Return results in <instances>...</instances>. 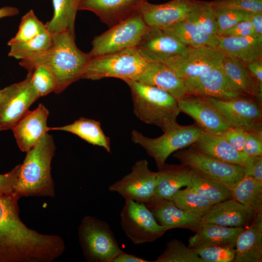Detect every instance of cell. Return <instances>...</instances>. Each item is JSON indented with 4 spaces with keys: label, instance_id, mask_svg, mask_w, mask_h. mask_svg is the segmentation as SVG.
Listing matches in <instances>:
<instances>
[{
    "label": "cell",
    "instance_id": "cell-11",
    "mask_svg": "<svg viewBox=\"0 0 262 262\" xmlns=\"http://www.w3.org/2000/svg\"><path fill=\"white\" fill-rule=\"evenodd\" d=\"M31 79L28 72L23 81L0 90V131L12 130L39 98Z\"/></svg>",
    "mask_w": 262,
    "mask_h": 262
},
{
    "label": "cell",
    "instance_id": "cell-37",
    "mask_svg": "<svg viewBox=\"0 0 262 262\" xmlns=\"http://www.w3.org/2000/svg\"><path fill=\"white\" fill-rule=\"evenodd\" d=\"M51 43L52 35L47 31L30 40L10 46L8 55L20 60L25 59L45 52Z\"/></svg>",
    "mask_w": 262,
    "mask_h": 262
},
{
    "label": "cell",
    "instance_id": "cell-3",
    "mask_svg": "<svg viewBox=\"0 0 262 262\" xmlns=\"http://www.w3.org/2000/svg\"><path fill=\"white\" fill-rule=\"evenodd\" d=\"M56 149L52 136L47 133L36 145L26 152L14 186V193L19 198L29 196H54L51 163Z\"/></svg>",
    "mask_w": 262,
    "mask_h": 262
},
{
    "label": "cell",
    "instance_id": "cell-51",
    "mask_svg": "<svg viewBox=\"0 0 262 262\" xmlns=\"http://www.w3.org/2000/svg\"><path fill=\"white\" fill-rule=\"evenodd\" d=\"M149 262L135 255L126 253L124 251L116 256L113 262Z\"/></svg>",
    "mask_w": 262,
    "mask_h": 262
},
{
    "label": "cell",
    "instance_id": "cell-26",
    "mask_svg": "<svg viewBox=\"0 0 262 262\" xmlns=\"http://www.w3.org/2000/svg\"><path fill=\"white\" fill-rule=\"evenodd\" d=\"M191 173L190 168L181 164H165L157 172L156 188L150 199H171L182 187L189 186Z\"/></svg>",
    "mask_w": 262,
    "mask_h": 262
},
{
    "label": "cell",
    "instance_id": "cell-52",
    "mask_svg": "<svg viewBox=\"0 0 262 262\" xmlns=\"http://www.w3.org/2000/svg\"><path fill=\"white\" fill-rule=\"evenodd\" d=\"M18 9L13 6H5L0 8V18L18 15Z\"/></svg>",
    "mask_w": 262,
    "mask_h": 262
},
{
    "label": "cell",
    "instance_id": "cell-42",
    "mask_svg": "<svg viewBox=\"0 0 262 262\" xmlns=\"http://www.w3.org/2000/svg\"><path fill=\"white\" fill-rule=\"evenodd\" d=\"M204 262H233L234 247L213 246L195 250Z\"/></svg>",
    "mask_w": 262,
    "mask_h": 262
},
{
    "label": "cell",
    "instance_id": "cell-4",
    "mask_svg": "<svg viewBox=\"0 0 262 262\" xmlns=\"http://www.w3.org/2000/svg\"><path fill=\"white\" fill-rule=\"evenodd\" d=\"M125 82L131 90L133 112L142 122L164 131L177 123L180 110L178 99L156 86L136 80Z\"/></svg>",
    "mask_w": 262,
    "mask_h": 262
},
{
    "label": "cell",
    "instance_id": "cell-2",
    "mask_svg": "<svg viewBox=\"0 0 262 262\" xmlns=\"http://www.w3.org/2000/svg\"><path fill=\"white\" fill-rule=\"evenodd\" d=\"M51 35V45L47 51L21 60L19 64L28 72L37 66H46L54 79V93L59 94L82 79L91 58L77 47L74 33L65 32Z\"/></svg>",
    "mask_w": 262,
    "mask_h": 262
},
{
    "label": "cell",
    "instance_id": "cell-14",
    "mask_svg": "<svg viewBox=\"0 0 262 262\" xmlns=\"http://www.w3.org/2000/svg\"><path fill=\"white\" fill-rule=\"evenodd\" d=\"M178 102L180 112L191 117L205 132L222 135L231 128L207 97L188 94Z\"/></svg>",
    "mask_w": 262,
    "mask_h": 262
},
{
    "label": "cell",
    "instance_id": "cell-33",
    "mask_svg": "<svg viewBox=\"0 0 262 262\" xmlns=\"http://www.w3.org/2000/svg\"><path fill=\"white\" fill-rule=\"evenodd\" d=\"M233 198L255 213L262 211V183L244 176L231 190Z\"/></svg>",
    "mask_w": 262,
    "mask_h": 262
},
{
    "label": "cell",
    "instance_id": "cell-20",
    "mask_svg": "<svg viewBox=\"0 0 262 262\" xmlns=\"http://www.w3.org/2000/svg\"><path fill=\"white\" fill-rule=\"evenodd\" d=\"M147 0H80L78 9L95 14L112 27L133 16Z\"/></svg>",
    "mask_w": 262,
    "mask_h": 262
},
{
    "label": "cell",
    "instance_id": "cell-6",
    "mask_svg": "<svg viewBox=\"0 0 262 262\" xmlns=\"http://www.w3.org/2000/svg\"><path fill=\"white\" fill-rule=\"evenodd\" d=\"M137 48L91 58L82 79L98 80L115 78L124 82L135 80L149 62Z\"/></svg>",
    "mask_w": 262,
    "mask_h": 262
},
{
    "label": "cell",
    "instance_id": "cell-21",
    "mask_svg": "<svg viewBox=\"0 0 262 262\" xmlns=\"http://www.w3.org/2000/svg\"><path fill=\"white\" fill-rule=\"evenodd\" d=\"M145 204L166 231L183 228L196 232L201 224L200 219L178 208L171 199H151Z\"/></svg>",
    "mask_w": 262,
    "mask_h": 262
},
{
    "label": "cell",
    "instance_id": "cell-28",
    "mask_svg": "<svg viewBox=\"0 0 262 262\" xmlns=\"http://www.w3.org/2000/svg\"><path fill=\"white\" fill-rule=\"evenodd\" d=\"M192 146L228 164L243 166L248 157L233 147L222 135L203 132Z\"/></svg>",
    "mask_w": 262,
    "mask_h": 262
},
{
    "label": "cell",
    "instance_id": "cell-45",
    "mask_svg": "<svg viewBox=\"0 0 262 262\" xmlns=\"http://www.w3.org/2000/svg\"><path fill=\"white\" fill-rule=\"evenodd\" d=\"M20 166L21 164H18L7 173L0 174V196L14 193V186Z\"/></svg>",
    "mask_w": 262,
    "mask_h": 262
},
{
    "label": "cell",
    "instance_id": "cell-23",
    "mask_svg": "<svg viewBox=\"0 0 262 262\" xmlns=\"http://www.w3.org/2000/svg\"><path fill=\"white\" fill-rule=\"evenodd\" d=\"M135 80L159 87L178 99L188 94L184 80L172 68L161 63L150 62Z\"/></svg>",
    "mask_w": 262,
    "mask_h": 262
},
{
    "label": "cell",
    "instance_id": "cell-16",
    "mask_svg": "<svg viewBox=\"0 0 262 262\" xmlns=\"http://www.w3.org/2000/svg\"><path fill=\"white\" fill-rule=\"evenodd\" d=\"M184 81L188 94L223 100L247 97L228 77L221 64L198 77Z\"/></svg>",
    "mask_w": 262,
    "mask_h": 262
},
{
    "label": "cell",
    "instance_id": "cell-19",
    "mask_svg": "<svg viewBox=\"0 0 262 262\" xmlns=\"http://www.w3.org/2000/svg\"><path fill=\"white\" fill-rule=\"evenodd\" d=\"M192 0H171L162 4L146 1L138 12L149 27L164 28L184 20Z\"/></svg>",
    "mask_w": 262,
    "mask_h": 262
},
{
    "label": "cell",
    "instance_id": "cell-44",
    "mask_svg": "<svg viewBox=\"0 0 262 262\" xmlns=\"http://www.w3.org/2000/svg\"><path fill=\"white\" fill-rule=\"evenodd\" d=\"M243 152L248 157L262 156V134L247 132Z\"/></svg>",
    "mask_w": 262,
    "mask_h": 262
},
{
    "label": "cell",
    "instance_id": "cell-15",
    "mask_svg": "<svg viewBox=\"0 0 262 262\" xmlns=\"http://www.w3.org/2000/svg\"><path fill=\"white\" fill-rule=\"evenodd\" d=\"M137 49L149 61L166 64L185 56L190 47L162 28L149 27Z\"/></svg>",
    "mask_w": 262,
    "mask_h": 262
},
{
    "label": "cell",
    "instance_id": "cell-1",
    "mask_svg": "<svg viewBox=\"0 0 262 262\" xmlns=\"http://www.w3.org/2000/svg\"><path fill=\"white\" fill-rule=\"evenodd\" d=\"M14 193L0 196V262H35L43 254L46 234L31 229L19 216L18 200Z\"/></svg>",
    "mask_w": 262,
    "mask_h": 262
},
{
    "label": "cell",
    "instance_id": "cell-24",
    "mask_svg": "<svg viewBox=\"0 0 262 262\" xmlns=\"http://www.w3.org/2000/svg\"><path fill=\"white\" fill-rule=\"evenodd\" d=\"M233 262H262V211L256 213L251 223L238 235Z\"/></svg>",
    "mask_w": 262,
    "mask_h": 262
},
{
    "label": "cell",
    "instance_id": "cell-47",
    "mask_svg": "<svg viewBox=\"0 0 262 262\" xmlns=\"http://www.w3.org/2000/svg\"><path fill=\"white\" fill-rule=\"evenodd\" d=\"M246 131L231 128L222 135L237 150L243 152L246 139Z\"/></svg>",
    "mask_w": 262,
    "mask_h": 262
},
{
    "label": "cell",
    "instance_id": "cell-46",
    "mask_svg": "<svg viewBox=\"0 0 262 262\" xmlns=\"http://www.w3.org/2000/svg\"><path fill=\"white\" fill-rule=\"evenodd\" d=\"M243 167L245 176L262 183V156L248 157Z\"/></svg>",
    "mask_w": 262,
    "mask_h": 262
},
{
    "label": "cell",
    "instance_id": "cell-34",
    "mask_svg": "<svg viewBox=\"0 0 262 262\" xmlns=\"http://www.w3.org/2000/svg\"><path fill=\"white\" fill-rule=\"evenodd\" d=\"M171 200L178 208L200 220L213 205L208 199L196 193L190 186L178 190Z\"/></svg>",
    "mask_w": 262,
    "mask_h": 262
},
{
    "label": "cell",
    "instance_id": "cell-35",
    "mask_svg": "<svg viewBox=\"0 0 262 262\" xmlns=\"http://www.w3.org/2000/svg\"><path fill=\"white\" fill-rule=\"evenodd\" d=\"M189 186L208 199L213 205L233 198L231 191L224 185L191 170Z\"/></svg>",
    "mask_w": 262,
    "mask_h": 262
},
{
    "label": "cell",
    "instance_id": "cell-7",
    "mask_svg": "<svg viewBox=\"0 0 262 262\" xmlns=\"http://www.w3.org/2000/svg\"><path fill=\"white\" fill-rule=\"evenodd\" d=\"M78 237L84 257L89 262H113L124 251L108 224L92 216L82 218Z\"/></svg>",
    "mask_w": 262,
    "mask_h": 262
},
{
    "label": "cell",
    "instance_id": "cell-17",
    "mask_svg": "<svg viewBox=\"0 0 262 262\" xmlns=\"http://www.w3.org/2000/svg\"><path fill=\"white\" fill-rule=\"evenodd\" d=\"M225 56L217 48L190 47L185 56L165 65L184 81L198 77L220 65Z\"/></svg>",
    "mask_w": 262,
    "mask_h": 262
},
{
    "label": "cell",
    "instance_id": "cell-50",
    "mask_svg": "<svg viewBox=\"0 0 262 262\" xmlns=\"http://www.w3.org/2000/svg\"><path fill=\"white\" fill-rule=\"evenodd\" d=\"M257 36L262 38V12H249L248 16Z\"/></svg>",
    "mask_w": 262,
    "mask_h": 262
},
{
    "label": "cell",
    "instance_id": "cell-39",
    "mask_svg": "<svg viewBox=\"0 0 262 262\" xmlns=\"http://www.w3.org/2000/svg\"><path fill=\"white\" fill-rule=\"evenodd\" d=\"M47 31L45 24L38 19L33 10H30L22 16L18 31L7 45L10 46L30 40Z\"/></svg>",
    "mask_w": 262,
    "mask_h": 262
},
{
    "label": "cell",
    "instance_id": "cell-49",
    "mask_svg": "<svg viewBox=\"0 0 262 262\" xmlns=\"http://www.w3.org/2000/svg\"><path fill=\"white\" fill-rule=\"evenodd\" d=\"M244 63L259 85L262 86V60Z\"/></svg>",
    "mask_w": 262,
    "mask_h": 262
},
{
    "label": "cell",
    "instance_id": "cell-30",
    "mask_svg": "<svg viewBox=\"0 0 262 262\" xmlns=\"http://www.w3.org/2000/svg\"><path fill=\"white\" fill-rule=\"evenodd\" d=\"M49 130L70 132L91 145L103 147L107 152H111L110 138L103 131L100 123L96 120L80 117L71 124L49 127Z\"/></svg>",
    "mask_w": 262,
    "mask_h": 262
},
{
    "label": "cell",
    "instance_id": "cell-10",
    "mask_svg": "<svg viewBox=\"0 0 262 262\" xmlns=\"http://www.w3.org/2000/svg\"><path fill=\"white\" fill-rule=\"evenodd\" d=\"M120 217L123 231L134 245L154 242L166 232L145 203L125 200Z\"/></svg>",
    "mask_w": 262,
    "mask_h": 262
},
{
    "label": "cell",
    "instance_id": "cell-31",
    "mask_svg": "<svg viewBox=\"0 0 262 262\" xmlns=\"http://www.w3.org/2000/svg\"><path fill=\"white\" fill-rule=\"evenodd\" d=\"M162 29L189 47L216 48L218 44V35L207 33L186 20Z\"/></svg>",
    "mask_w": 262,
    "mask_h": 262
},
{
    "label": "cell",
    "instance_id": "cell-18",
    "mask_svg": "<svg viewBox=\"0 0 262 262\" xmlns=\"http://www.w3.org/2000/svg\"><path fill=\"white\" fill-rule=\"evenodd\" d=\"M49 111L40 103L33 111H28L11 130L17 145L22 152H27L49 131L47 120Z\"/></svg>",
    "mask_w": 262,
    "mask_h": 262
},
{
    "label": "cell",
    "instance_id": "cell-12",
    "mask_svg": "<svg viewBox=\"0 0 262 262\" xmlns=\"http://www.w3.org/2000/svg\"><path fill=\"white\" fill-rule=\"evenodd\" d=\"M208 98L231 128L262 134V105L255 99L248 97L225 100Z\"/></svg>",
    "mask_w": 262,
    "mask_h": 262
},
{
    "label": "cell",
    "instance_id": "cell-40",
    "mask_svg": "<svg viewBox=\"0 0 262 262\" xmlns=\"http://www.w3.org/2000/svg\"><path fill=\"white\" fill-rule=\"evenodd\" d=\"M29 73H32V83L39 98L55 92L54 79L46 66H37Z\"/></svg>",
    "mask_w": 262,
    "mask_h": 262
},
{
    "label": "cell",
    "instance_id": "cell-43",
    "mask_svg": "<svg viewBox=\"0 0 262 262\" xmlns=\"http://www.w3.org/2000/svg\"><path fill=\"white\" fill-rule=\"evenodd\" d=\"M214 8H227L246 12H262V0H215Z\"/></svg>",
    "mask_w": 262,
    "mask_h": 262
},
{
    "label": "cell",
    "instance_id": "cell-36",
    "mask_svg": "<svg viewBox=\"0 0 262 262\" xmlns=\"http://www.w3.org/2000/svg\"><path fill=\"white\" fill-rule=\"evenodd\" d=\"M185 20L195 24L207 33L217 35L215 9L211 1L192 0Z\"/></svg>",
    "mask_w": 262,
    "mask_h": 262
},
{
    "label": "cell",
    "instance_id": "cell-32",
    "mask_svg": "<svg viewBox=\"0 0 262 262\" xmlns=\"http://www.w3.org/2000/svg\"><path fill=\"white\" fill-rule=\"evenodd\" d=\"M80 0H52L53 15L45 24L51 34L65 32L74 33L75 21Z\"/></svg>",
    "mask_w": 262,
    "mask_h": 262
},
{
    "label": "cell",
    "instance_id": "cell-13",
    "mask_svg": "<svg viewBox=\"0 0 262 262\" xmlns=\"http://www.w3.org/2000/svg\"><path fill=\"white\" fill-rule=\"evenodd\" d=\"M156 182L157 172L150 170L148 161L142 159L133 164L130 173L109 185L108 189L125 200L146 203L153 195Z\"/></svg>",
    "mask_w": 262,
    "mask_h": 262
},
{
    "label": "cell",
    "instance_id": "cell-9",
    "mask_svg": "<svg viewBox=\"0 0 262 262\" xmlns=\"http://www.w3.org/2000/svg\"><path fill=\"white\" fill-rule=\"evenodd\" d=\"M180 164L224 185L230 191L245 176L243 166L221 161L191 145L174 152Z\"/></svg>",
    "mask_w": 262,
    "mask_h": 262
},
{
    "label": "cell",
    "instance_id": "cell-22",
    "mask_svg": "<svg viewBox=\"0 0 262 262\" xmlns=\"http://www.w3.org/2000/svg\"><path fill=\"white\" fill-rule=\"evenodd\" d=\"M255 213L251 209L231 198L213 205L201 221L225 227L244 228L251 223Z\"/></svg>",
    "mask_w": 262,
    "mask_h": 262
},
{
    "label": "cell",
    "instance_id": "cell-48",
    "mask_svg": "<svg viewBox=\"0 0 262 262\" xmlns=\"http://www.w3.org/2000/svg\"><path fill=\"white\" fill-rule=\"evenodd\" d=\"M220 36L232 37L257 36L252 24L249 20L240 22L225 32Z\"/></svg>",
    "mask_w": 262,
    "mask_h": 262
},
{
    "label": "cell",
    "instance_id": "cell-41",
    "mask_svg": "<svg viewBox=\"0 0 262 262\" xmlns=\"http://www.w3.org/2000/svg\"><path fill=\"white\" fill-rule=\"evenodd\" d=\"M214 9L218 36L221 35L240 22L248 20L249 12L227 8Z\"/></svg>",
    "mask_w": 262,
    "mask_h": 262
},
{
    "label": "cell",
    "instance_id": "cell-5",
    "mask_svg": "<svg viewBox=\"0 0 262 262\" xmlns=\"http://www.w3.org/2000/svg\"><path fill=\"white\" fill-rule=\"evenodd\" d=\"M163 132L161 136L154 138L145 136L135 130L131 132L132 141L142 147L154 160L158 169L171 154L192 145L204 131L196 124L180 125L177 122Z\"/></svg>",
    "mask_w": 262,
    "mask_h": 262
},
{
    "label": "cell",
    "instance_id": "cell-38",
    "mask_svg": "<svg viewBox=\"0 0 262 262\" xmlns=\"http://www.w3.org/2000/svg\"><path fill=\"white\" fill-rule=\"evenodd\" d=\"M154 262H204L195 250L175 238L167 242L165 250Z\"/></svg>",
    "mask_w": 262,
    "mask_h": 262
},
{
    "label": "cell",
    "instance_id": "cell-27",
    "mask_svg": "<svg viewBox=\"0 0 262 262\" xmlns=\"http://www.w3.org/2000/svg\"><path fill=\"white\" fill-rule=\"evenodd\" d=\"M216 48L244 63L262 60V38L219 36Z\"/></svg>",
    "mask_w": 262,
    "mask_h": 262
},
{
    "label": "cell",
    "instance_id": "cell-25",
    "mask_svg": "<svg viewBox=\"0 0 262 262\" xmlns=\"http://www.w3.org/2000/svg\"><path fill=\"white\" fill-rule=\"evenodd\" d=\"M243 229L201 222L195 234L189 237L188 246L194 250L213 246L235 248L237 237Z\"/></svg>",
    "mask_w": 262,
    "mask_h": 262
},
{
    "label": "cell",
    "instance_id": "cell-29",
    "mask_svg": "<svg viewBox=\"0 0 262 262\" xmlns=\"http://www.w3.org/2000/svg\"><path fill=\"white\" fill-rule=\"evenodd\" d=\"M222 68L230 81L246 96L262 103V86H260L242 61L225 56Z\"/></svg>",
    "mask_w": 262,
    "mask_h": 262
},
{
    "label": "cell",
    "instance_id": "cell-8",
    "mask_svg": "<svg viewBox=\"0 0 262 262\" xmlns=\"http://www.w3.org/2000/svg\"><path fill=\"white\" fill-rule=\"evenodd\" d=\"M148 28L138 12L96 36L87 53L93 58L137 48Z\"/></svg>",
    "mask_w": 262,
    "mask_h": 262
}]
</instances>
